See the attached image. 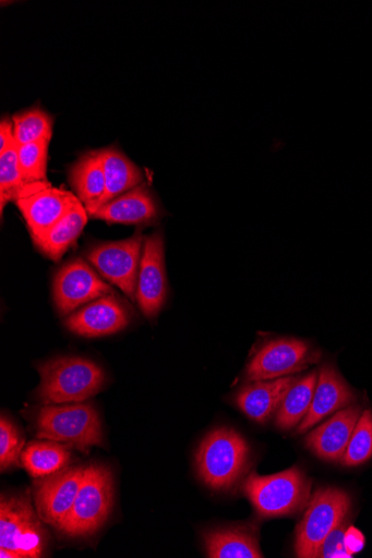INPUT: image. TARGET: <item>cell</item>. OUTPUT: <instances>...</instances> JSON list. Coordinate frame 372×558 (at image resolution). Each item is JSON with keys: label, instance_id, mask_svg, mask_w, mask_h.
<instances>
[{"label": "cell", "instance_id": "cell-1", "mask_svg": "<svg viewBox=\"0 0 372 558\" xmlns=\"http://www.w3.org/2000/svg\"><path fill=\"white\" fill-rule=\"evenodd\" d=\"M195 462L199 477L208 488L229 490L249 469L250 447L235 429L218 428L202 440Z\"/></svg>", "mask_w": 372, "mask_h": 558}, {"label": "cell", "instance_id": "cell-2", "mask_svg": "<svg viewBox=\"0 0 372 558\" xmlns=\"http://www.w3.org/2000/svg\"><path fill=\"white\" fill-rule=\"evenodd\" d=\"M38 399L45 404L82 402L98 393L105 383L103 369L79 357H61L38 367Z\"/></svg>", "mask_w": 372, "mask_h": 558}, {"label": "cell", "instance_id": "cell-3", "mask_svg": "<svg viewBox=\"0 0 372 558\" xmlns=\"http://www.w3.org/2000/svg\"><path fill=\"white\" fill-rule=\"evenodd\" d=\"M113 502L112 471L99 464L87 465L72 510L57 530L72 538L93 535L109 520Z\"/></svg>", "mask_w": 372, "mask_h": 558}, {"label": "cell", "instance_id": "cell-4", "mask_svg": "<svg viewBox=\"0 0 372 558\" xmlns=\"http://www.w3.org/2000/svg\"><path fill=\"white\" fill-rule=\"evenodd\" d=\"M311 482L298 468L260 476L252 473L243 485L245 496L262 518L293 515L309 504Z\"/></svg>", "mask_w": 372, "mask_h": 558}, {"label": "cell", "instance_id": "cell-5", "mask_svg": "<svg viewBox=\"0 0 372 558\" xmlns=\"http://www.w3.org/2000/svg\"><path fill=\"white\" fill-rule=\"evenodd\" d=\"M36 435L88 452L92 446L103 445L100 421L91 403L47 404L38 412Z\"/></svg>", "mask_w": 372, "mask_h": 558}, {"label": "cell", "instance_id": "cell-6", "mask_svg": "<svg viewBox=\"0 0 372 558\" xmlns=\"http://www.w3.org/2000/svg\"><path fill=\"white\" fill-rule=\"evenodd\" d=\"M351 497L343 489H317L296 531L297 557L315 558L328 535L351 513Z\"/></svg>", "mask_w": 372, "mask_h": 558}, {"label": "cell", "instance_id": "cell-7", "mask_svg": "<svg viewBox=\"0 0 372 558\" xmlns=\"http://www.w3.org/2000/svg\"><path fill=\"white\" fill-rule=\"evenodd\" d=\"M28 494L2 496L0 501V548L19 558H38L47 546V534Z\"/></svg>", "mask_w": 372, "mask_h": 558}, {"label": "cell", "instance_id": "cell-8", "mask_svg": "<svg viewBox=\"0 0 372 558\" xmlns=\"http://www.w3.org/2000/svg\"><path fill=\"white\" fill-rule=\"evenodd\" d=\"M144 239L141 232H136L123 241L93 245L85 253L98 272L118 286L132 301L136 300Z\"/></svg>", "mask_w": 372, "mask_h": 558}, {"label": "cell", "instance_id": "cell-9", "mask_svg": "<svg viewBox=\"0 0 372 558\" xmlns=\"http://www.w3.org/2000/svg\"><path fill=\"white\" fill-rule=\"evenodd\" d=\"M321 352L303 340L281 338L264 344L247 368L249 383L288 377L317 363Z\"/></svg>", "mask_w": 372, "mask_h": 558}, {"label": "cell", "instance_id": "cell-10", "mask_svg": "<svg viewBox=\"0 0 372 558\" xmlns=\"http://www.w3.org/2000/svg\"><path fill=\"white\" fill-rule=\"evenodd\" d=\"M167 295L165 239L163 232L156 231L144 239L136 301L144 316L152 319L161 312Z\"/></svg>", "mask_w": 372, "mask_h": 558}, {"label": "cell", "instance_id": "cell-11", "mask_svg": "<svg viewBox=\"0 0 372 558\" xmlns=\"http://www.w3.org/2000/svg\"><path fill=\"white\" fill-rule=\"evenodd\" d=\"M84 471L85 466L67 468L36 484V511L45 524L58 529L67 519L82 486Z\"/></svg>", "mask_w": 372, "mask_h": 558}, {"label": "cell", "instance_id": "cell-12", "mask_svg": "<svg viewBox=\"0 0 372 558\" xmlns=\"http://www.w3.org/2000/svg\"><path fill=\"white\" fill-rule=\"evenodd\" d=\"M113 293L82 259L67 264L55 280V301L59 313L67 316L83 304Z\"/></svg>", "mask_w": 372, "mask_h": 558}, {"label": "cell", "instance_id": "cell-13", "mask_svg": "<svg viewBox=\"0 0 372 558\" xmlns=\"http://www.w3.org/2000/svg\"><path fill=\"white\" fill-rule=\"evenodd\" d=\"M80 202L72 192L52 187L50 184L15 203L22 213L33 241L44 238Z\"/></svg>", "mask_w": 372, "mask_h": 558}, {"label": "cell", "instance_id": "cell-14", "mask_svg": "<svg viewBox=\"0 0 372 558\" xmlns=\"http://www.w3.org/2000/svg\"><path fill=\"white\" fill-rule=\"evenodd\" d=\"M356 399V392L336 368L325 364L317 376L310 411L298 425V434L308 432L326 417L348 408Z\"/></svg>", "mask_w": 372, "mask_h": 558}, {"label": "cell", "instance_id": "cell-15", "mask_svg": "<svg viewBox=\"0 0 372 558\" xmlns=\"http://www.w3.org/2000/svg\"><path fill=\"white\" fill-rule=\"evenodd\" d=\"M130 324V315L113 295H105L70 316L65 325L74 333L85 338L111 336Z\"/></svg>", "mask_w": 372, "mask_h": 558}, {"label": "cell", "instance_id": "cell-16", "mask_svg": "<svg viewBox=\"0 0 372 558\" xmlns=\"http://www.w3.org/2000/svg\"><path fill=\"white\" fill-rule=\"evenodd\" d=\"M361 414L360 405H348L311 432L305 437L307 447L321 460L340 462Z\"/></svg>", "mask_w": 372, "mask_h": 558}, {"label": "cell", "instance_id": "cell-17", "mask_svg": "<svg viewBox=\"0 0 372 558\" xmlns=\"http://www.w3.org/2000/svg\"><path fill=\"white\" fill-rule=\"evenodd\" d=\"M298 379L291 376L254 381L236 396L240 411L253 422H267L280 408L286 395Z\"/></svg>", "mask_w": 372, "mask_h": 558}, {"label": "cell", "instance_id": "cell-18", "mask_svg": "<svg viewBox=\"0 0 372 558\" xmlns=\"http://www.w3.org/2000/svg\"><path fill=\"white\" fill-rule=\"evenodd\" d=\"M158 208L152 194L144 185L106 203L89 217L108 223L137 225L156 219Z\"/></svg>", "mask_w": 372, "mask_h": 558}, {"label": "cell", "instance_id": "cell-19", "mask_svg": "<svg viewBox=\"0 0 372 558\" xmlns=\"http://www.w3.org/2000/svg\"><path fill=\"white\" fill-rule=\"evenodd\" d=\"M100 150L106 187L103 196L94 206L86 208L88 217L100 207L141 185L142 171L116 147Z\"/></svg>", "mask_w": 372, "mask_h": 558}, {"label": "cell", "instance_id": "cell-20", "mask_svg": "<svg viewBox=\"0 0 372 558\" xmlns=\"http://www.w3.org/2000/svg\"><path fill=\"white\" fill-rule=\"evenodd\" d=\"M207 557L261 558L263 557L257 531L250 525H236L207 531L203 534Z\"/></svg>", "mask_w": 372, "mask_h": 558}, {"label": "cell", "instance_id": "cell-21", "mask_svg": "<svg viewBox=\"0 0 372 558\" xmlns=\"http://www.w3.org/2000/svg\"><path fill=\"white\" fill-rule=\"evenodd\" d=\"M70 446L58 441H33L22 452L21 462L32 477L43 478L63 471L71 463Z\"/></svg>", "mask_w": 372, "mask_h": 558}, {"label": "cell", "instance_id": "cell-22", "mask_svg": "<svg viewBox=\"0 0 372 558\" xmlns=\"http://www.w3.org/2000/svg\"><path fill=\"white\" fill-rule=\"evenodd\" d=\"M70 182L85 209L100 199L106 187L100 150L87 151L71 167Z\"/></svg>", "mask_w": 372, "mask_h": 558}, {"label": "cell", "instance_id": "cell-23", "mask_svg": "<svg viewBox=\"0 0 372 558\" xmlns=\"http://www.w3.org/2000/svg\"><path fill=\"white\" fill-rule=\"evenodd\" d=\"M87 217L86 209L80 201L55 228L34 243L49 259L59 262L81 235Z\"/></svg>", "mask_w": 372, "mask_h": 558}, {"label": "cell", "instance_id": "cell-24", "mask_svg": "<svg viewBox=\"0 0 372 558\" xmlns=\"http://www.w3.org/2000/svg\"><path fill=\"white\" fill-rule=\"evenodd\" d=\"M48 184V182L35 184L26 182L20 168L17 142L0 154V210H2V215L9 202H16Z\"/></svg>", "mask_w": 372, "mask_h": 558}, {"label": "cell", "instance_id": "cell-25", "mask_svg": "<svg viewBox=\"0 0 372 558\" xmlns=\"http://www.w3.org/2000/svg\"><path fill=\"white\" fill-rule=\"evenodd\" d=\"M316 383L317 374L313 372L298 379L290 388L277 411L276 425L280 429H292L304 420L311 408Z\"/></svg>", "mask_w": 372, "mask_h": 558}, {"label": "cell", "instance_id": "cell-26", "mask_svg": "<svg viewBox=\"0 0 372 558\" xmlns=\"http://www.w3.org/2000/svg\"><path fill=\"white\" fill-rule=\"evenodd\" d=\"M14 133L17 145L38 141L50 142L52 136V119L39 109H32L14 116Z\"/></svg>", "mask_w": 372, "mask_h": 558}, {"label": "cell", "instance_id": "cell-27", "mask_svg": "<svg viewBox=\"0 0 372 558\" xmlns=\"http://www.w3.org/2000/svg\"><path fill=\"white\" fill-rule=\"evenodd\" d=\"M372 458V413L363 411L340 463L346 468H356Z\"/></svg>", "mask_w": 372, "mask_h": 558}, {"label": "cell", "instance_id": "cell-28", "mask_svg": "<svg viewBox=\"0 0 372 558\" xmlns=\"http://www.w3.org/2000/svg\"><path fill=\"white\" fill-rule=\"evenodd\" d=\"M48 141H38L19 146V162L27 183L46 181Z\"/></svg>", "mask_w": 372, "mask_h": 558}, {"label": "cell", "instance_id": "cell-29", "mask_svg": "<svg viewBox=\"0 0 372 558\" xmlns=\"http://www.w3.org/2000/svg\"><path fill=\"white\" fill-rule=\"evenodd\" d=\"M25 440L19 428L7 416L0 420V469L7 472L20 466Z\"/></svg>", "mask_w": 372, "mask_h": 558}, {"label": "cell", "instance_id": "cell-30", "mask_svg": "<svg viewBox=\"0 0 372 558\" xmlns=\"http://www.w3.org/2000/svg\"><path fill=\"white\" fill-rule=\"evenodd\" d=\"M350 514L328 535L321 550L319 558H351L352 554L345 544V535L349 529Z\"/></svg>", "mask_w": 372, "mask_h": 558}, {"label": "cell", "instance_id": "cell-31", "mask_svg": "<svg viewBox=\"0 0 372 558\" xmlns=\"http://www.w3.org/2000/svg\"><path fill=\"white\" fill-rule=\"evenodd\" d=\"M15 143L14 122L10 119H3L0 122V154H3Z\"/></svg>", "mask_w": 372, "mask_h": 558}, {"label": "cell", "instance_id": "cell-32", "mask_svg": "<svg viewBox=\"0 0 372 558\" xmlns=\"http://www.w3.org/2000/svg\"><path fill=\"white\" fill-rule=\"evenodd\" d=\"M345 544L353 555L363 548L364 537L357 529L349 526L345 535Z\"/></svg>", "mask_w": 372, "mask_h": 558}]
</instances>
